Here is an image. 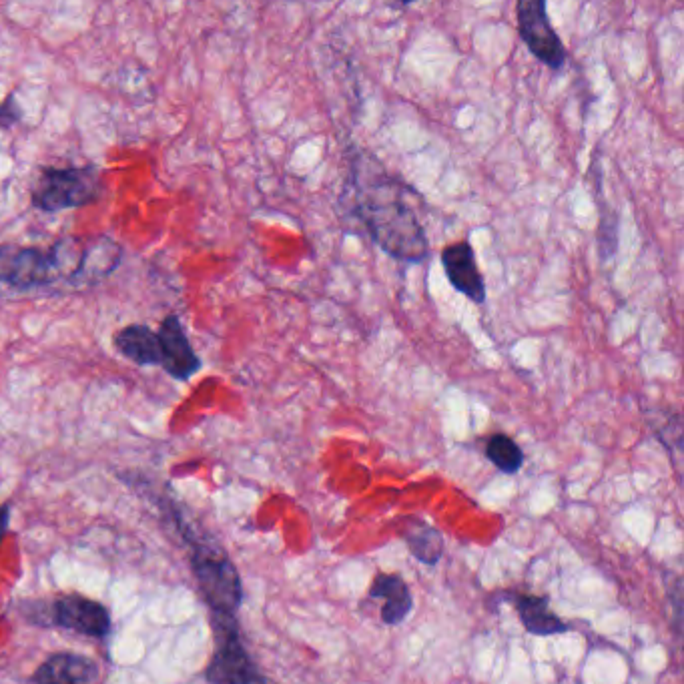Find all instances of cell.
<instances>
[{
	"label": "cell",
	"instance_id": "9",
	"mask_svg": "<svg viewBox=\"0 0 684 684\" xmlns=\"http://www.w3.org/2000/svg\"><path fill=\"white\" fill-rule=\"evenodd\" d=\"M55 622L91 638H105L111 632V616L107 608L95 600L75 594L57 600Z\"/></svg>",
	"mask_w": 684,
	"mask_h": 684
},
{
	"label": "cell",
	"instance_id": "12",
	"mask_svg": "<svg viewBox=\"0 0 684 684\" xmlns=\"http://www.w3.org/2000/svg\"><path fill=\"white\" fill-rule=\"evenodd\" d=\"M370 598L384 600L382 620L390 626L404 622L414 608L412 592L398 574H378L370 588Z\"/></svg>",
	"mask_w": 684,
	"mask_h": 684
},
{
	"label": "cell",
	"instance_id": "1",
	"mask_svg": "<svg viewBox=\"0 0 684 684\" xmlns=\"http://www.w3.org/2000/svg\"><path fill=\"white\" fill-rule=\"evenodd\" d=\"M117 251L111 239H59L51 247H27L17 243H0V281L33 289L53 285L57 281L93 283L117 269Z\"/></svg>",
	"mask_w": 684,
	"mask_h": 684
},
{
	"label": "cell",
	"instance_id": "3",
	"mask_svg": "<svg viewBox=\"0 0 684 684\" xmlns=\"http://www.w3.org/2000/svg\"><path fill=\"white\" fill-rule=\"evenodd\" d=\"M103 195V173L87 167H47L33 185V205L45 213L87 207Z\"/></svg>",
	"mask_w": 684,
	"mask_h": 684
},
{
	"label": "cell",
	"instance_id": "8",
	"mask_svg": "<svg viewBox=\"0 0 684 684\" xmlns=\"http://www.w3.org/2000/svg\"><path fill=\"white\" fill-rule=\"evenodd\" d=\"M442 265L452 287L474 303L486 301V281L478 267L474 247L468 241H458L442 251Z\"/></svg>",
	"mask_w": 684,
	"mask_h": 684
},
{
	"label": "cell",
	"instance_id": "14",
	"mask_svg": "<svg viewBox=\"0 0 684 684\" xmlns=\"http://www.w3.org/2000/svg\"><path fill=\"white\" fill-rule=\"evenodd\" d=\"M412 554L428 566H436L444 556V538L442 534L426 524H414L406 536Z\"/></svg>",
	"mask_w": 684,
	"mask_h": 684
},
{
	"label": "cell",
	"instance_id": "2",
	"mask_svg": "<svg viewBox=\"0 0 684 684\" xmlns=\"http://www.w3.org/2000/svg\"><path fill=\"white\" fill-rule=\"evenodd\" d=\"M354 213L374 243L394 259L422 263L428 253V237L414 207L402 193V183L386 173L356 175Z\"/></svg>",
	"mask_w": 684,
	"mask_h": 684
},
{
	"label": "cell",
	"instance_id": "4",
	"mask_svg": "<svg viewBox=\"0 0 684 684\" xmlns=\"http://www.w3.org/2000/svg\"><path fill=\"white\" fill-rule=\"evenodd\" d=\"M193 570L213 614L235 616L243 600V586L227 554L215 546L199 544L193 552Z\"/></svg>",
	"mask_w": 684,
	"mask_h": 684
},
{
	"label": "cell",
	"instance_id": "15",
	"mask_svg": "<svg viewBox=\"0 0 684 684\" xmlns=\"http://www.w3.org/2000/svg\"><path fill=\"white\" fill-rule=\"evenodd\" d=\"M486 458L504 474H516L524 466V452L504 434H496L486 444Z\"/></svg>",
	"mask_w": 684,
	"mask_h": 684
},
{
	"label": "cell",
	"instance_id": "16",
	"mask_svg": "<svg viewBox=\"0 0 684 684\" xmlns=\"http://www.w3.org/2000/svg\"><path fill=\"white\" fill-rule=\"evenodd\" d=\"M9 516H11V508L3 506L0 508V540H3L7 528H9Z\"/></svg>",
	"mask_w": 684,
	"mask_h": 684
},
{
	"label": "cell",
	"instance_id": "10",
	"mask_svg": "<svg viewBox=\"0 0 684 684\" xmlns=\"http://www.w3.org/2000/svg\"><path fill=\"white\" fill-rule=\"evenodd\" d=\"M35 684H99V666L81 654H53L37 670Z\"/></svg>",
	"mask_w": 684,
	"mask_h": 684
},
{
	"label": "cell",
	"instance_id": "6",
	"mask_svg": "<svg viewBox=\"0 0 684 684\" xmlns=\"http://www.w3.org/2000/svg\"><path fill=\"white\" fill-rule=\"evenodd\" d=\"M518 33L528 51L546 67L558 71L566 63V49L554 31L544 0L518 3Z\"/></svg>",
	"mask_w": 684,
	"mask_h": 684
},
{
	"label": "cell",
	"instance_id": "11",
	"mask_svg": "<svg viewBox=\"0 0 684 684\" xmlns=\"http://www.w3.org/2000/svg\"><path fill=\"white\" fill-rule=\"evenodd\" d=\"M113 344L115 350L135 366H161V348L157 331L143 323H131L117 331Z\"/></svg>",
	"mask_w": 684,
	"mask_h": 684
},
{
	"label": "cell",
	"instance_id": "5",
	"mask_svg": "<svg viewBox=\"0 0 684 684\" xmlns=\"http://www.w3.org/2000/svg\"><path fill=\"white\" fill-rule=\"evenodd\" d=\"M217 650L207 668L211 684H269L241 646L233 616L213 614Z\"/></svg>",
	"mask_w": 684,
	"mask_h": 684
},
{
	"label": "cell",
	"instance_id": "13",
	"mask_svg": "<svg viewBox=\"0 0 684 684\" xmlns=\"http://www.w3.org/2000/svg\"><path fill=\"white\" fill-rule=\"evenodd\" d=\"M516 608H518V614H520L524 628L530 634L552 636V634H562L570 628L560 616H556L550 610L546 598L524 594V596H518Z\"/></svg>",
	"mask_w": 684,
	"mask_h": 684
},
{
	"label": "cell",
	"instance_id": "7",
	"mask_svg": "<svg viewBox=\"0 0 684 684\" xmlns=\"http://www.w3.org/2000/svg\"><path fill=\"white\" fill-rule=\"evenodd\" d=\"M157 337L161 348L159 368H163L171 378L187 382L201 370V360L179 315H167L157 329Z\"/></svg>",
	"mask_w": 684,
	"mask_h": 684
}]
</instances>
